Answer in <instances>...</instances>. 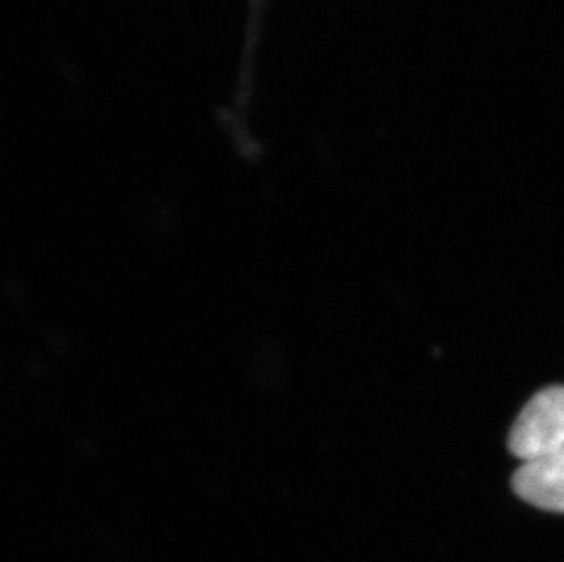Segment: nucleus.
<instances>
[{"instance_id":"f03ea898","label":"nucleus","mask_w":564,"mask_h":562,"mask_svg":"<svg viewBox=\"0 0 564 562\" xmlns=\"http://www.w3.org/2000/svg\"><path fill=\"white\" fill-rule=\"evenodd\" d=\"M511 486L528 505L564 514V450L522 462Z\"/></svg>"},{"instance_id":"f257e3e1","label":"nucleus","mask_w":564,"mask_h":562,"mask_svg":"<svg viewBox=\"0 0 564 562\" xmlns=\"http://www.w3.org/2000/svg\"><path fill=\"white\" fill-rule=\"evenodd\" d=\"M508 446L524 462L564 450L563 386L539 391L524 406L511 428Z\"/></svg>"}]
</instances>
